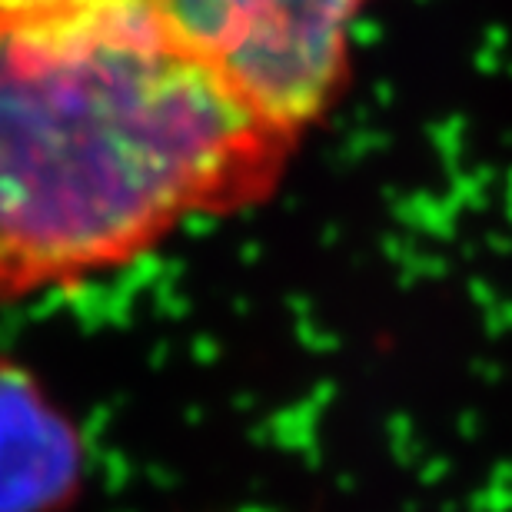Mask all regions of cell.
<instances>
[{"mask_svg":"<svg viewBox=\"0 0 512 512\" xmlns=\"http://www.w3.org/2000/svg\"><path fill=\"white\" fill-rule=\"evenodd\" d=\"M296 140L124 14L0 37V303L243 210Z\"/></svg>","mask_w":512,"mask_h":512,"instance_id":"obj_1","label":"cell"},{"mask_svg":"<svg viewBox=\"0 0 512 512\" xmlns=\"http://www.w3.org/2000/svg\"><path fill=\"white\" fill-rule=\"evenodd\" d=\"M376 0H143L167 44L300 140L350 77L356 20Z\"/></svg>","mask_w":512,"mask_h":512,"instance_id":"obj_2","label":"cell"},{"mask_svg":"<svg viewBox=\"0 0 512 512\" xmlns=\"http://www.w3.org/2000/svg\"><path fill=\"white\" fill-rule=\"evenodd\" d=\"M84 476V443L24 366L0 360V512H57Z\"/></svg>","mask_w":512,"mask_h":512,"instance_id":"obj_3","label":"cell"},{"mask_svg":"<svg viewBox=\"0 0 512 512\" xmlns=\"http://www.w3.org/2000/svg\"><path fill=\"white\" fill-rule=\"evenodd\" d=\"M124 14L147 17L143 0H0V37L40 34Z\"/></svg>","mask_w":512,"mask_h":512,"instance_id":"obj_4","label":"cell"}]
</instances>
